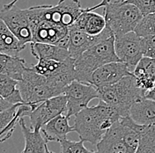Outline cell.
<instances>
[{"instance_id":"obj_1","label":"cell","mask_w":155,"mask_h":153,"mask_svg":"<svg viewBox=\"0 0 155 153\" xmlns=\"http://www.w3.org/2000/svg\"><path fill=\"white\" fill-rule=\"evenodd\" d=\"M121 119L116 111L100 100L96 106H88L75 115L74 132L81 141L96 145L107 131Z\"/></svg>"},{"instance_id":"obj_2","label":"cell","mask_w":155,"mask_h":153,"mask_svg":"<svg viewBox=\"0 0 155 153\" xmlns=\"http://www.w3.org/2000/svg\"><path fill=\"white\" fill-rule=\"evenodd\" d=\"M97 90L99 99L112 107L121 118L129 116L133 104L145 97V93L137 86L133 75L124 77L113 86Z\"/></svg>"},{"instance_id":"obj_3","label":"cell","mask_w":155,"mask_h":153,"mask_svg":"<svg viewBox=\"0 0 155 153\" xmlns=\"http://www.w3.org/2000/svg\"><path fill=\"white\" fill-rule=\"evenodd\" d=\"M113 62H120L115 50V35L88 48L75 60V80L91 84L94 72L101 66Z\"/></svg>"},{"instance_id":"obj_4","label":"cell","mask_w":155,"mask_h":153,"mask_svg":"<svg viewBox=\"0 0 155 153\" xmlns=\"http://www.w3.org/2000/svg\"><path fill=\"white\" fill-rule=\"evenodd\" d=\"M19 90L25 104L39 105L64 94L65 88L56 81L38 74L32 67H27L19 82Z\"/></svg>"},{"instance_id":"obj_5","label":"cell","mask_w":155,"mask_h":153,"mask_svg":"<svg viewBox=\"0 0 155 153\" xmlns=\"http://www.w3.org/2000/svg\"><path fill=\"white\" fill-rule=\"evenodd\" d=\"M103 9L107 28L111 30L115 37L134 32L144 18L141 11L135 5L126 3L124 0L113 2L106 0Z\"/></svg>"},{"instance_id":"obj_6","label":"cell","mask_w":155,"mask_h":153,"mask_svg":"<svg viewBox=\"0 0 155 153\" xmlns=\"http://www.w3.org/2000/svg\"><path fill=\"white\" fill-rule=\"evenodd\" d=\"M86 10L79 0H59L56 5L32 6L27 9V13L29 19L46 20L70 28Z\"/></svg>"},{"instance_id":"obj_7","label":"cell","mask_w":155,"mask_h":153,"mask_svg":"<svg viewBox=\"0 0 155 153\" xmlns=\"http://www.w3.org/2000/svg\"><path fill=\"white\" fill-rule=\"evenodd\" d=\"M29 21L34 43H45L65 49L69 48L70 38L68 28L46 20L29 19Z\"/></svg>"},{"instance_id":"obj_8","label":"cell","mask_w":155,"mask_h":153,"mask_svg":"<svg viewBox=\"0 0 155 153\" xmlns=\"http://www.w3.org/2000/svg\"><path fill=\"white\" fill-rule=\"evenodd\" d=\"M64 95L67 99V111L65 115L70 119L88 107L91 100L99 99V92L96 87L91 84L74 80L65 88Z\"/></svg>"},{"instance_id":"obj_9","label":"cell","mask_w":155,"mask_h":153,"mask_svg":"<svg viewBox=\"0 0 155 153\" xmlns=\"http://www.w3.org/2000/svg\"><path fill=\"white\" fill-rule=\"evenodd\" d=\"M75 60L69 58L64 62L54 60H39L33 68L38 74L56 81L60 86L66 88L75 80Z\"/></svg>"},{"instance_id":"obj_10","label":"cell","mask_w":155,"mask_h":153,"mask_svg":"<svg viewBox=\"0 0 155 153\" xmlns=\"http://www.w3.org/2000/svg\"><path fill=\"white\" fill-rule=\"evenodd\" d=\"M0 19L9 28L11 32L23 45L33 42V35L27 9H21L16 5L12 7L3 6Z\"/></svg>"},{"instance_id":"obj_11","label":"cell","mask_w":155,"mask_h":153,"mask_svg":"<svg viewBox=\"0 0 155 153\" xmlns=\"http://www.w3.org/2000/svg\"><path fill=\"white\" fill-rule=\"evenodd\" d=\"M115 50L120 62L125 63L133 73L138 63L144 57L142 37H139L135 32L115 37Z\"/></svg>"},{"instance_id":"obj_12","label":"cell","mask_w":155,"mask_h":153,"mask_svg":"<svg viewBox=\"0 0 155 153\" xmlns=\"http://www.w3.org/2000/svg\"><path fill=\"white\" fill-rule=\"evenodd\" d=\"M67 99L65 95L54 97L39 104L28 115L30 119V128L32 129H41L48 122L58 117V115L66 114Z\"/></svg>"},{"instance_id":"obj_13","label":"cell","mask_w":155,"mask_h":153,"mask_svg":"<svg viewBox=\"0 0 155 153\" xmlns=\"http://www.w3.org/2000/svg\"><path fill=\"white\" fill-rule=\"evenodd\" d=\"M133 73L129 67L122 62H113L105 64L96 70L91 77V85L97 89L110 86L119 82L121 79Z\"/></svg>"},{"instance_id":"obj_14","label":"cell","mask_w":155,"mask_h":153,"mask_svg":"<svg viewBox=\"0 0 155 153\" xmlns=\"http://www.w3.org/2000/svg\"><path fill=\"white\" fill-rule=\"evenodd\" d=\"M113 35L114 34L108 28H106V29L101 34L96 35V36L89 35L86 33L81 32L77 29L69 28L70 43H69L68 51L70 53V56L72 59L76 60L85 51H87L88 48H90L97 43H99L100 41L109 38Z\"/></svg>"},{"instance_id":"obj_15","label":"cell","mask_w":155,"mask_h":153,"mask_svg":"<svg viewBox=\"0 0 155 153\" xmlns=\"http://www.w3.org/2000/svg\"><path fill=\"white\" fill-rule=\"evenodd\" d=\"M105 4L106 0H102L97 5L87 8L70 28L77 29L93 36L101 34L107 28L106 19L103 15L94 12V10L98 9L100 7L103 8Z\"/></svg>"},{"instance_id":"obj_16","label":"cell","mask_w":155,"mask_h":153,"mask_svg":"<svg viewBox=\"0 0 155 153\" xmlns=\"http://www.w3.org/2000/svg\"><path fill=\"white\" fill-rule=\"evenodd\" d=\"M37 106L18 104L0 112V143L9 139L19 120L28 116Z\"/></svg>"},{"instance_id":"obj_17","label":"cell","mask_w":155,"mask_h":153,"mask_svg":"<svg viewBox=\"0 0 155 153\" xmlns=\"http://www.w3.org/2000/svg\"><path fill=\"white\" fill-rule=\"evenodd\" d=\"M97 153H129L124 139V128L120 120L113 125L96 144Z\"/></svg>"},{"instance_id":"obj_18","label":"cell","mask_w":155,"mask_h":153,"mask_svg":"<svg viewBox=\"0 0 155 153\" xmlns=\"http://www.w3.org/2000/svg\"><path fill=\"white\" fill-rule=\"evenodd\" d=\"M41 132L48 142H58L66 139V135L71 132H74L73 126L69 124V119L65 114L58 115L41 129Z\"/></svg>"},{"instance_id":"obj_19","label":"cell","mask_w":155,"mask_h":153,"mask_svg":"<svg viewBox=\"0 0 155 153\" xmlns=\"http://www.w3.org/2000/svg\"><path fill=\"white\" fill-rule=\"evenodd\" d=\"M137 84L144 92H149L155 84V58L144 57L133 71Z\"/></svg>"},{"instance_id":"obj_20","label":"cell","mask_w":155,"mask_h":153,"mask_svg":"<svg viewBox=\"0 0 155 153\" xmlns=\"http://www.w3.org/2000/svg\"><path fill=\"white\" fill-rule=\"evenodd\" d=\"M19 124L25 139V147L21 153H45L48 143L43 137L41 129H32L30 127H28L24 118L19 120Z\"/></svg>"},{"instance_id":"obj_21","label":"cell","mask_w":155,"mask_h":153,"mask_svg":"<svg viewBox=\"0 0 155 153\" xmlns=\"http://www.w3.org/2000/svg\"><path fill=\"white\" fill-rule=\"evenodd\" d=\"M129 116L137 124L155 125V100L144 98L137 101L131 106Z\"/></svg>"},{"instance_id":"obj_22","label":"cell","mask_w":155,"mask_h":153,"mask_svg":"<svg viewBox=\"0 0 155 153\" xmlns=\"http://www.w3.org/2000/svg\"><path fill=\"white\" fill-rule=\"evenodd\" d=\"M31 54L37 60H54L64 62L71 58L68 49L45 43H30Z\"/></svg>"},{"instance_id":"obj_23","label":"cell","mask_w":155,"mask_h":153,"mask_svg":"<svg viewBox=\"0 0 155 153\" xmlns=\"http://www.w3.org/2000/svg\"><path fill=\"white\" fill-rule=\"evenodd\" d=\"M26 48L18 38L11 32L5 23L0 19V53L12 57H19Z\"/></svg>"},{"instance_id":"obj_24","label":"cell","mask_w":155,"mask_h":153,"mask_svg":"<svg viewBox=\"0 0 155 153\" xmlns=\"http://www.w3.org/2000/svg\"><path fill=\"white\" fill-rule=\"evenodd\" d=\"M26 68L25 59L0 53V75L9 76L19 82Z\"/></svg>"},{"instance_id":"obj_25","label":"cell","mask_w":155,"mask_h":153,"mask_svg":"<svg viewBox=\"0 0 155 153\" xmlns=\"http://www.w3.org/2000/svg\"><path fill=\"white\" fill-rule=\"evenodd\" d=\"M0 96L12 105L25 104L19 90V81L6 75H0Z\"/></svg>"},{"instance_id":"obj_26","label":"cell","mask_w":155,"mask_h":153,"mask_svg":"<svg viewBox=\"0 0 155 153\" xmlns=\"http://www.w3.org/2000/svg\"><path fill=\"white\" fill-rule=\"evenodd\" d=\"M135 153H155V125L145 127Z\"/></svg>"},{"instance_id":"obj_27","label":"cell","mask_w":155,"mask_h":153,"mask_svg":"<svg viewBox=\"0 0 155 153\" xmlns=\"http://www.w3.org/2000/svg\"><path fill=\"white\" fill-rule=\"evenodd\" d=\"M134 32L139 37L155 35V13L145 16L141 19Z\"/></svg>"},{"instance_id":"obj_28","label":"cell","mask_w":155,"mask_h":153,"mask_svg":"<svg viewBox=\"0 0 155 153\" xmlns=\"http://www.w3.org/2000/svg\"><path fill=\"white\" fill-rule=\"evenodd\" d=\"M61 153H97L87 149L84 145V142L79 141H71L67 138L61 141Z\"/></svg>"},{"instance_id":"obj_29","label":"cell","mask_w":155,"mask_h":153,"mask_svg":"<svg viewBox=\"0 0 155 153\" xmlns=\"http://www.w3.org/2000/svg\"><path fill=\"white\" fill-rule=\"evenodd\" d=\"M126 3L135 5L143 16L155 13V0H124Z\"/></svg>"},{"instance_id":"obj_30","label":"cell","mask_w":155,"mask_h":153,"mask_svg":"<svg viewBox=\"0 0 155 153\" xmlns=\"http://www.w3.org/2000/svg\"><path fill=\"white\" fill-rule=\"evenodd\" d=\"M142 48L144 57L155 58V35L142 37Z\"/></svg>"},{"instance_id":"obj_31","label":"cell","mask_w":155,"mask_h":153,"mask_svg":"<svg viewBox=\"0 0 155 153\" xmlns=\"http://www.w3.org/2000/svg\"><path fill=\"white\" fill-rule=\"evenodd\" d=\"M12 106L14 105H12V104L8 103L7 101H5V100L0 96V112H3V111L8 109L10 107H12Z\"/></svg>"},{"instance_id":"obj_32","label":"cell","mask_w":155,"mask_h":153,"mask_svg":"<svg viewBox=\"0 0 155 153\" xmlns=\"http://www.w3.org/2000/svg\"><path fill=\"white\" fill-rule=\"evenodd\" d=\"M145 99H152V100H155V84L153 89H151L149 92L146 93L145 94Z\"/></svg>"},{"instance_id":"obj_33","label":"cell","mask_w":155,"mask_h":153,"mask_svg":"<svg viewBox=\"0 0 155 153\" xmlns=\"http://www.w3.org/2000/svg\"><path fill=\"white\" fill-rule=\"evenodd\" d=\"M18 1H19V0H12V1H11L10 3H7L6 5H5L4 6H5V7H12V6L15 5L16 3H17Z\"/></svg>"},{"instance_id":"obj_34","label":"cell","mask_w":155,"mask_h":153,"mask_svg":"<svg viewBox=\"0 0 155 153\" xmlns=\"http://www.w3.org/2000/svg\"><path fill=\"white\" fill-rule=\"evenodd\" d=\"M45 153H55V152H53V151H49V150H48V146H47V147H46V151H45Z\"/></svg>"}]
</instances>
